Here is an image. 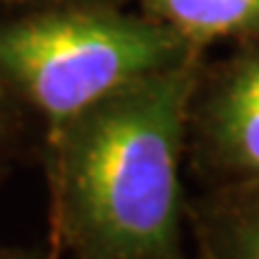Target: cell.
I'll return each instance as SVG.
<instances>
[{"mask_svg": "<svg viewBox=\"0 0 259 259\" xmlns=\"http://www.w3.org/2000/svg\"><path fill=\"white\" fill-rule=\"evenodd\" d=\"M56 3H111V5H125L127 0H0V8H5L8 12H15V10L41 8V5H56Z\"/></svg>", "mask_w": 259, "mask_h": 259, "instance_id": "cell-7", "label": "cell"}, {"mask_svg": "<svg viewBox=\"0 0 259 259\" xmlns=\"http://www.w3.org/2000/svg\"><path fill=\"white\" fill-rule=\"evenodd\" d=\"M139 12L173 29L194 48L216 41H259V0H137Z\"/></svg>", "mask_w": 259, "mask_h": 259, "instance_id": "cell-5", "label": "cell"}, {"mask_svg": "<svg viewBox=\"0 0 259 259\" xmlns=\"http://www.w3.org/2000/svg\"><path fill=\"white\" fill-rule=\"evenodd\" d=\"M24 108L15 101V96L0 82V154L5 156L8 149L17 142L22 125H24Z\"/></svg>", "mask_w": 259, "mask_h": 259, "instance_id": "cell-6", "label": "cell"}, {"mask_svg": "<svg viewBox=\"0 0 259 259\" xmlns=\"http://www.w3.org/2000/svg\"><path fill=\"white\" fill-rule=\"evenodd\" d=\"M194 168L211 185L259 178V41L204 60L187 118Z\"/></svg>", "mask_w": 259, "mask_h": 259, "instance_id": "cell-3", "label": "cell"}, {"mask_svg": "<svg viewBox=\"0 0 259 259\" xmlns=\"http://www.w3.org/2000/svg\"><path fill=\"white\" fill-rule=\"evenodd\" d=\"M0 259H41L38 252L34 250H22V247H5L0 245Z\"/></svg>", "mask_w": 259, "mask_h": 259, "instance_id": "cell-8", "label": "cell"}, {"mask_svg": "<svg viewBox=\"0 0 259 259\" xmlns=\"http://www.w3.org/2000/svg\"><path fill=\"white\" fill-rule=\"evenodd\" d=\"M204 53L125 84L46 135L53 238L74 259H183L180 166Z\"/></svg>", "mask_w": 259, "mask_h": 259, "instance_id": "cell-1", "label": "cell"}, {"mask_svg": "<svg viewBox=\"0 0 259 259\" xmlns=\"http://www.w3.org/2000/svg\"><path fill=\"white\" fill-rule=\"evenodd\" d=\"M202 48L111 3H56L0 19V82L46 135L106 94L185 63Z\"/></svg>", "mask_w": 259, "mask_h": 259, "instance_id": "cell-2", "label": "cell"}, {"mask_svg": "<svg viewBox=\"0 0 259 259\" xmlns=\"http://www.w3.org/2000/svg\"><path fill=\"white\" fill-rule=\"evenodd\" d=\"M187 219L199 259H259V178L211 185Z\"/></svg>", "mask_w": 259, "mask_h": 259, "instance_id": "cell-4", "label": "cell"}, {"mask_svg": "<svg viewBox=\"0 0 259 259\" xmlns=\"http://www.w3.org/2000/svg\"><path fill=\"white\" fill-rule=\"evenodd\" d=\"M3 178H5V166H3V154H0V183H3Z\"/></svg>", "mask_w": 259, "mask_h": 259, "instance_id": "cell-9", "label": "cell"}]
</instances>
